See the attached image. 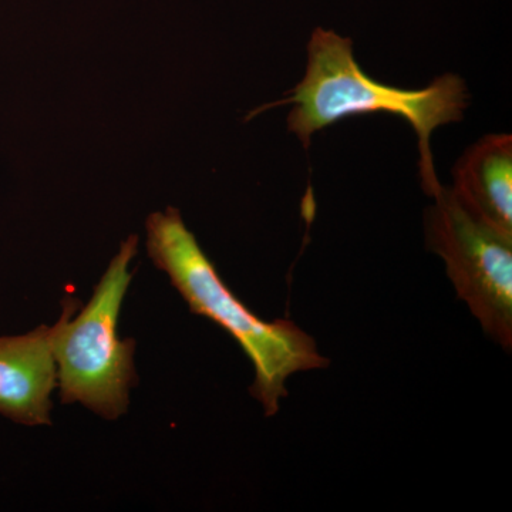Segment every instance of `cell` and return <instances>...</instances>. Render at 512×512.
<instances>
[{"label": "cell", "mask_w": 512, "mask_h": 512, "mask_svg": "<svg viewBox=\"0 0 512 512\" xmlns=\"http://www.w3.org/2000/svg\"><path fill=\"white\" fill-rule=\"evenodd\" d=\"M286 104L292 106L288 130L306 151L318 131L350 117L389 113L406 120L419 140L421 183L426 194L433 197L441 184L434 170L431 134L436 128L463 120L468 90L464 80L454 73L437 77L421 90L376 82L356 62L349 37L318 28L308 43L305 76L291 96L271 107Z\"/></svg>", "instance_id": "1"}, {"label": "cell", "mask_w": 512, "mask_h": 512, "mask_svg": "<svg viewBox=\"0 0 512 512\" xmlns=\"http://www.w3.org/2000/svg\"><path fill=\"white\" fill-rule=\"evenodd\" d=\"M451 191L471 214L512 235V137L478 140L454 167Z\"/></svg>", "instance_id": "6"}, {"label": "cell", "mask_w": 512, "mask_h": 512, "mask_svg": "<svg viewBox=\"0 0 512 512\" xmlns=\"http://www.w3.org/2000/svg\"><path fill=\"white\" fill-rule=\"evenodd\" d=\"M426 212V242L446 264L458 298L501 348H512V235L498 231L441 187Z\"/></svg>", "instance_id": "4"}, {"label": "cell", "mask_w": 512, "mask_h": 512, "mask_svg": "<svg viewBox=\"0 0 512 512\" xmlns=\"http://www.w3.org/2000/svg\"><path fill=\"white\" fill-rule=\"evenodd\" d=\"M137 247V235L128 237L79 315L73 318L77 301L69 299L62 318L52 326L62 403L83 404L107 420L127 412L130 390L137 382L136 343L119 338L121 305L133 278L130 264Z\"/></svg>", "instance_id": "3"}, {"label": "cell", "mask_w": 512, "mask_h": 512, "mask_svg": "<svg viewBox=\"0 0 512 512\" xmlns=\"http://www.w3.org/2000/svg\"><path fill=\"white\" fill-rule=\"evenodd\" d=\"M57 370L52 326L0 338V414L25 426H50Z\"/></svg>", "instance_id": "5"}, {"label": "cell", "mask_w": 512, "mask_h": 512, "mask_svg": "<svg viewBox=\"0 0 512 512\" xmlns=\"http://www.w3.org/2000/svg\"><path fill=\"white\" fill-rule=\"evenodd\" d=\"M146 228L151 261L168 275L190 311L227 330L251 360L255 379L249 392L266 416L279 412V403L288 396L289 377L329 366L315 339L291 320L266 322L239 301L185 227L180 211L170 207L154 212Z\"/></svg>", "instance_id": "2"}]
</instances>
